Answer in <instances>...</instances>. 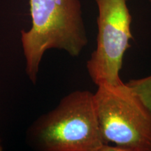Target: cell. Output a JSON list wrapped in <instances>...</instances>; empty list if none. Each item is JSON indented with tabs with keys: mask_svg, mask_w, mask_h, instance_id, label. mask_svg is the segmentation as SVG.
Returning a JSON list of instances; mask_svg holds the SVG:
<instances>
[{
	"mask_svg": "<svg viewBox=\"0 0 151 151\" xmlns=\"http://www.w3.org/2000/svg\"><path fill=\"white\" fill-rule=\"evenodd\" d=\"M94 97L105 144L122 151H151V113L126 83L98 85Z\"/></svg>",
	"mask_w": 151,
	"mask_h": 151,
	"instance_id": "obj_3",
	"label": "cell"
},
{
	"mask_svg": "<svg viewBox=\"0 0 151 151\" xmlns=\"http://www.w3.org/2000/svg\"><path fill=\"white\" fill-rule=\"evenodd\" d=\"M149 1H150V3L151 4V0H149Z\"/></svg>",
	"mask_w": 151,
	"mask_h": 151,
	"instance_id": "obj_7",
	"label": "cell"
},
{
	"mask_svg": "<svg viewBox=\"0 0 151 151\" xmlns=\"http://www.w3.org/2000/svg\"><path fill=\"white\" fill-rule=\"evenodd\" d=\"M138 94L151 113V75L139 79H132L126 83Z\"/></svg>",
	"mask_w": 151,
	"mask_h": 151,
	"instance_id": "obj_5",
	"label": "cell"
},
{
	"mask_svg": "<svg viewBox=\"0 0 151 151\" xmlns=\"http://www.w3.org/2000/svg\"><path fill=\"white\" fill-rule=\"evenodd\" d=\"M28 139L43 151H106L101 139L94 93L76 90L42 115L28 130Z\"/></svg>",
	"mask_w": 151,
	"mask_h": 151,
	"instance_id": "obj_2",
	"label": "cell"
},
{
	"mask_svg": "<svg viewBox=\"0 0 151 151\" xmlns=\"http://www.w3.org/2000/svg\"><path fill=\"white\" fill-rule=\"evenodd\" d=\"M2 150H3V146H2V144H1V139H0V151H1Z\"/></svg>",
	"mask_w": 151,
	"mask_h": 151,
	"instance_id": "obj_6",
	"label": "cell"
},
{
	"mask_svg": "<svg viewBox=\"0 0 151 151\" xmlns=\"http://www.w3.org/2000/svg\"><path fill=\"white\" fill-rule=\"evenodd\" d=\"M32 26L20 31L25 73L37 81L47 50L58 49L78 57L88 43L80 0H28Z\"/></svg>",
	"mask_w": 151,
	"mask_h": 151,
	"instance_id": "obj_1",
	"label": "cell"
},
{
	"mask_svg": "<svg viewBox=\"0 0 151 151\" xmlns=\"http://www.w3.org/2000/svg\"><path fill=\"white\" fill-rule=\"evenodd\" d=\"M97 5V47L87 62V69L97 86L122 82L120 71L132 39L128 0H94Z\"/></svg>",
	"mask_w": 151,
	"mask_h": 151,
	"instance_id": "obj_4",
	"label": "cell"
}]
</instances>
